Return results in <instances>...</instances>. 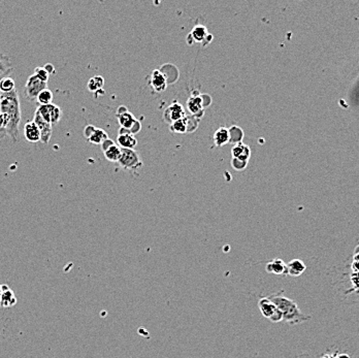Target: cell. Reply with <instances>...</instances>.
<instances>
[{
  "instance_id": "obj_30",
  "label": "cell",
  "mask_w": 359,
  "mask_h": 358,
  "mask_svg": "<svg viewBox=\"0 0 359 358\" xmlns=\"http://www.w3.org/2000/svg\"><path fill=\"white\" fill-rule=\"evenodd\" d=\"M248 161H241L236 158H231V166L237 172H243L248 166Z\"/></svg>"
},
{
  "instance_id": "obj_21",
  "label": "cell",
  "mask_w": 359,
  "mask_h": 358,
  "mask_svg": "<svg viewBox=\"0 0 359 358\" xmlns=\"http://www.w3.org/2000/svg\"><path fill=\"white\" fill-rule=\"evenodd\" d=\"M229 131V143H241L244 139V130L240 128L239 126H231L230 128H228Z\"/></svg>"
},
{
  "instance_id": "obj_5",
  "label": "cell",
  "mask_w": 359,
  "mask_h": 358,
  "mask_svg": "<svg viewBox=\"0 0 359 358\" xmlns=\"http://www.w3.org/2000/svg\"><path fill=\"white\" fill-rule=\"evenodd\" d=\"M47 84L48 83L41 82L39 79H37L36 75L31 74L24 87V93L25 95H26V98L30 102L36 101L39 93L43 90L47 89Z\"/></svg>"
},
{
  "instance_id": "obj_11",
  "label": "cell",
  "mask_w": 359,
  "mask_h": 358,
  "mask_svg": "<svg viewBox=\"0 0 359 358\" xmlns=\"http://www.w3.org/2000/svg\"><path fill=\"white\" fill-rule=\"evenodd\" d=\"M307 269L306 263L300 259H292L286 264V275L291 277H299L302 276Z\"/></svg>"
},
{
  "instance_id": "obj_26",
  "label": "cell",
  "mask_w": 359,
  "mask_h": 358,
  "mask_svg": "<svg viewBox=\"0 0 359 358\" xmlns=\"http://www.w3.org/2000/svg\"><path fill=\"white\" fill-rule=\"evenodd\" d=\"M170 129L172 132L176 133H186L187 132V123L186 118H183L181 120H178L170 125Z\"/></svg>"
},
{
  "instance_id": "obj_31",
  "label": "cell",
  "mask_w": 359,
  "mask_h": 358,
  "mask_svg": "<svg viewBox=\"0 0 359 358\" xmlns=\"http://www.w3.org/2000/svg\"><path fill=\"white\" fill-rule=\"evenodd\" d=\"M351 268H352V271H359V245L356 247L354 253H353Z\"/></svg>"
},
{
  "instance_id": "obj_3",
  "label": "cell",
  "mask_w": 359,
  "mask_h": 358,
  "mask_svg": "<svg viewBox=\"0 0 359 358\" xmlns=\"http://www.w3.org/2000/svg\"><path fill=\"white\" fill-rule=\"evenodd\" d=\"M118 163L122 168L131 170V172L135 173H137L139 168L143 167V161L140 160L138 153L130 149L121 148V157Z\"/></svg>"
},
{
  "instance_id": "obj_25",
  "label": "cell",
  "mask_w": 359,
  "mask_h": 358,
  "mask_svg": "<svg viewBox=\"0 0 359 358\" xmlns=\"http://www.w3.org/2000/svg\"><path fill=\"white\" fill-rule=\"evenodd\" d=\"M50 118H51V124L52 125L59 123V121L61 120V118H62L61 108L58 106L54 105V104L50 105Z\"/></svg>"
},
{
  "instance_id": "obj_32",
  "label": "cell",
  "mask_w": 359,
  "mask_h": 358,
  "mask_svg": "<svg viewBox=\"0 0 359 358\" xmlns=\"http://www.w3.org/2000/svg\"><path fill=\"white\" fill-rule=\"evenodd\" d=\"M6 126H7L6 118L4 117L3 114L0 113V140L5 138V136H7V134H6Z\"/></svg>"
},
{
  "instance_id": "obj_8",
  "label": "cell",
  "mask_w": 359,
  "mask_h": 358,
  "mask_svg": "<svg viewBox=\"0 0 359 358\" xmlns=\"http://www.w3.org/2000/svg\"><path fill=\"white\" fill-rule=\"evenodd\" d=\"M197 90H194L192 93L191 97L187 100V108L192 116H195L198 119H202L205 114V108L203 107V101L202 97H200L199 92H196Z\"/></svg>"
},
{
  "instance_id": "obj_18",
  "label": "cell",
  "mask_w": 359,
  "mask_h": 358,
  "mask_svg": "<svg viewBox=\"0 0 359 358\" xmlns=\"http://www.w3.org/2000/svg\"><path fill=\"white\" fill-rule=\"evenodd\" d=\"M14 71L11 63V59L7 55L0 53V79L7 76Z\"/></svg>"
},
{
  "instance_id": "obj_14",
  "label": "cell",
  "mask_w": 359,
  "mask_h": 358,
  "mask_svg": "<svg viewBox=\"0 0 359 358\" xmlns=\"http://www.w3.org/2000/svg\"><path fill=\"white\" fill-rule=\"evenodd\" d=\"M265 270L269 274H274L278 276L286 275V263L281 258H274L269 261L265 266Z\"/></svg>"
},
{
  "instance_id": "obj_15",
  "label": "cell",
  "mask_w": 359,
  "mask_h": 358,
  "mask_svg": "<svg viewBox=\"0 0 359 358\" xmlns=\"http://www.w3.org/2000/svg\"><path fill=\"white\" fill-rule=\"evenodd\" d=\"M207 36L208 33L206 27H205L204 25H196L187 37L188 44L193 45V42H204Z\"/></svg>"
},
{
  "instance_id": "obj_10",
  "label": "cell",
  "mask_w": 359,
  "mask_h": 358,
  "mask_svg": "<svg viewBox=\"0 0 359 358\" xmlns=\"http://www.w3.org/2000/svg\"><path fill=\"white\" fill-rule=\"evenodd\" d=\"M150 85H151L154 91L163 92L168 87V81H166L165 76L159 70H155L151 74V78H150Z\"/></svg>"
},
{
  "instance_id": "obj_35",
  "label": "cell",
  "mask_w": 359,
  "mask_h": 358,
  "mask_svg": "<svg viewBox=\"0 0 359 358\" xmlns=\"http://www.w3.org/2000/svg\"><path fill=\"white\" fill-rule=\"evenodd\" d=\"M115 143H115L113 140L107 139V140H105L102 144H100V147H102L103 151L104 152V151H106L107 149H110L112 146H114Z\"/></svg>"
},
{
  "instance_id": "obj_27",
  "label": "cell",
  "mask_w": 359,
  "mask_h": 358,
  "mask_svg": "<svg viewBox=\"0 0 359 358\" xmlns=\"http://www.w3.org/2000/svg\"><path fill=\"white\" fill-rule=\"evenodd\" d=\"M350 282H351V288L347 290L345 294L359 292V271L351 272V275H350Z\"/></svg>"
},
{
  "instance_id": "obj_20",
  "label": "cell",
  "mask_w": 359,
  "mask_h": 358,
  "mask_svg": "<svg viewBox=\"0 0 359 358\" xmlns=\"http://www.w3.org/2000/svg\"><path fill=\"white\" fill-rule=\"evenodd\" d=\"M104 153V157L106 160L111 161V162H118L121 157V148L118 144L115 143L110 149H107Z\"/></svg>"
},
{
  "instance_id": "obj_17",
  "label": "cell",
  "mask_w": 359,
  "mask_h": 358,
  "mask_svg": "<svg viewBox=\"0 0 359 358\" xmlns=\"http://www.w3.org/2000/svg\"><path fill=\"white\" fill-rule=\"evenodd\" d=\"M214 143L217 147H222L229 143V131L226 127H220L218 130H216L213 136Z\"/></svg>"
},
{
  "instance_id": "obj_22",
  "label": "cell",
  "mask_w": 359,
  "mask_h": 358,
  "mask_svg": "<svg viewBox=\"0 0 359 358\" xmlns=\"http://www.w3.org/2000/svg\"><path fill=\"white\" fill-rule=\"evenodd\" d=\"M16 90V82L11 76L0 79V93H10Z\"/></svg>"
},
{
  "instance_id": "obj_19",
  "label": "cell",
  "mask_w": 359,
  "mask_h": 358,
  "mask_svg": "<svg viewBox=\"0 0 359 358\" xmlns=\"http://www.w3.org/2000/svg\"><path fill=\"white\" fill-rule=\"evenodd\" d=\"M104 86V79L102 75H95L88 82V90L92 93H97L102 91Z\"/></svg>"
},
{
  "instance_id": "obj_33",
  "label": "cell",
  "mask_w": 359,
  "mask_h": 358,
  "mask_svg": "<svg viewBox=\"0 0 359 358\" xmlns=\"http://www.w3.org/2000/svg\"><path fill=\"white\" fill-rule=\"evenodd\" d=\"M95 130H96V127L94 125H87L85 127V129H84V136H85V139L89 140L91 138V135L94 133Z\"/></svg>"
},
{
  "instance_id": "obj_23",
  "label": "cell",
  "mask_w": 359,
  "mask_h": 358,
  "mask_svg": "<svg viewBox=\"0 0 359 358\" xmlns=\"http://www.w3.org/2000/svg\"><path fill=\"white\" fill-rule=\"evenodd\" d=\"M52 100H53V92L48 88L41 91L37 96V99H36V101L38 102L39 106L51 105Z\"/></svg>"
},
{
  "instance_id": "obj_16",
  "label": "cell",
  "mask_w": 359,
  "mask_h": 358,
  "mask_svg": "<svg viewBox=\"0 0 359 358\" xmlns=\"http://www.w3.org/2000/svg\"><path fill=\"white\" fill-rule=\"evenodd\" d=\"M117 143H118L117 144L122 149L135 150V148L137 146V140L131 133L119 134L118 138H117Z\"/></svg>"
},
{
  "instance_id": "obj_12",
  "label": "cell",
  "mask_w": 359,
  "mask_h": 358,
  "mask_svg": "<svg viewBox=\"0 0 359 358\" xmlns=\"http://www.w3.org/2000/svg\"><path fill=\"white\" fill-rule=\"evenodd\" d=\"M231 155H232V158H236L241 161H248L249 162L250 157H251V149L241 142V143H236L235 146H233Z\"/></svg>"
},
{
  "instance_id": "obj_6",
  "label": "cell",
  "mask_w": 359,
  "mask_h": 358,
  "mask_svg": "<svg viewBox=\"0 0 359 358\" xmlns=\"http://www.w3.org/2000/svg\"><path fill=\"white\" fill-rule=\"evenodd\" d=\"M33 122L36 124V126L38 127V129L40 131V142L48 144L52 136V132H53L52 126L53 125L48 123L46 120H44V118L40 116V114L37 112V110H35L34 118H33Z\"/></svg>"
},
{
  "instance_id": "obj_37",
  "label": "cell",
  "mask_w": 359,
  "mask_h": 358,
  "mask_svg": "<svg viewBox=\"0 0 359 358\" xmlns=\"http://www.w3.org/2000/svg\"><path fill=\"white\" fill-rule=\"evenodd\" d=\"M333 358H351L348 354H339V353H335L333 354Z\"/></svg>"
},
{
  "instance_id": "obj_9",
  "label": "cell",
  "mask_w": 359,
  "mask_h": 358,
  "mask_svg": "<svg viewBox=\"0 0 359 358\" xmlns=\"http://www.w3.org/2000/svg\"><path fill=\"white\" fill-rule=\"evenodd\" d=\"M116 117L121 126V128H125L128 130H130L132 128V126L138 121L137 119H136V117L129 112L127 107L124 106L119 107L118 110H117Z\"/></svg>"
},
{
  "instance_id": "obj_28",
  "label": "cell",
  "mask_w": 359,
  "mask_h": 358,
  "mask_svg": "<svg viewBox=\"0 0 359 358\" xmlns=\"http://www.w3.org/2000/svg\"><path fill=\"white\" fill-rule=\"evenodd\" d=\"M185 118H186V123H187V132L195 131L198 127L200 119H198L195 116H192V115L190 116L186 115Z\"/></svg>"
},
{
  "instance_id": "obj_29",
  "label": "cell",
  "mask_w": 359,
  "mask_h": 358,
  "mask_svg": "<svg viewBox=\"0 0 359 358\" xmlns=\"http://www.w3.org/2000/svg\"><path fill=\"white\" fill-rule=\"evenodd\" d=\"M33 74L36 75L37 79H39L41 82H45V83H48L49 78H50V74L46 72V70L43 66L35 67L34 73H33Z\"/></svg>"
},
{
  "instance_id": "obj_1",
  "label": "cell",
  "mask_w": 359,
  "mask_h": 358,
  "mask_svg": "<svg viewBox=\"0 0 359 358\" xmlns=\"http://www.w3.org/2000/svg\"><path fill=\"white\" fill-rule=\"evenodd\" d=\"M0 113L6 118V134L14 143L19 142V126L21 122V102L18 91L0 93Z\"/></svg>"
},
{
  "instance_id": "obj_24",
  "label": "cell",
  "mask_w": 359,
  "mask_h": 358,
  "mask_svg": "<svg viewBox=\"0 0 359 358\" xmlns=\"http://www.w3.org/2000/svg\"><path fill=\"white\" fill-rule=\"evenodd\" d=\"M107 139H108L107 133L103 129L96 128L94 133L91 135V138L88 141L93 144H102Z\"/></svg>"
},
{
  "instance_id": "obj_38",
  "label": "cell",
  "mask_w": 359,
  "mask_h": 358,
  "mask_svg": "<svg viewBox=\"0 0 359 358\" xmlns=\"http://www.w3.org/2000/svg\"><path fill=\"white\" fill-rule=\"evenodd\" d=\"M321 358H333V354H324Z\"/></svg>"
},
{
  "instance_id": "obj_13",
  "label": "cell",
  "mask_w": 359,
  "mask_h": 358,
  "mask_svg": "<svg viewBox=\"0 0 359 358\" xmlns=\"http://www.w3.org/2000/svg\"><path fill=\"white\" fill-rule=\"evenodd\" d=\"M24 138L29 143L40 142V131L33 121H28L24 126Z\"/></svg>"
},
{
  "instance_id": "obj_2",
  "label": "cell",
  "mask_w": 359,
  "mask_h": 358,
  "mask_svg": "<svg viewBox=\"0 0 359 358\" xmlns=\"http://www.w3.org/2000/svg\"><path fill=\"white\" fill-rule=\"evenodd\" d=\"M268 297L277 305V308L283 316V322L287 323V324L298 325L311 319L310 316H307L306 314L302 312L293 300L284 295V291L273 293Z\"/></svg>"
},
{
  "instance_id": "obj_36",
  "label": "cell",
  "mask_w": 359,
  "mask_h": 358,
  "mask_svg": "<svg viewBox=\"0 0 359 358\" xmlns=\"http://www.w3.org/2000/svg\"><path fill=\"white\" fill-rule=\"evenodd\" d=\"M44 68H45V70H46V72L49 73V74H53V73H55V67H54V65L53 64H51V63H47L45 66H43Z\"/></svg>"
},
{
  "instance_id": "obj_4",
  "label": "cell",
  "mask_w": 359,
  "mask_h": 358,
  "mask_svg": "<svg viewBox=\"0 0 359 358\" xmlns=\"http://www.w3.org/2000/svg\"><path fill=\"white\" fill-rule=\"evenodd\" d=\"M258 308H259L262 316L271 320L273 323L283 322V316L279 309L268 296H262L258 301Z\"/></svg>"
},
{
  "instance_id": "obj_7",
  "label": "cell",
  "mask_w": 359,
  "mask_h": 358,
  "mask_svg": "<svg viewBox=\"0 0 359 358\" xmlns=\"http://www.w3.org/2000/svg\"><path fill=\"white\" fill-rule=\"evenodd\" d=\"M185 117H186L185 109H184L183 106L180 105L179 102H173V104H171L163 113L164 121L168 122L170 125Z\"/></svg>"
},
{
  "instance_id": "obj_34",
  "label": "cell",
  "mask_w": 359,
  "mask_h": 358,
  "mask_svg": "<svg viewBox=\"0 0 359 358\" xmlns=\"http://www.w3.org/2000/svg\"><path fill=\"white\" fill-rule=\"evenodd\" d=\"M200 97H202L204 108L208 107H210L212 105L213 99H212V97L210 95H208V94H200Z\"/></svg>"
}]
</instances>
